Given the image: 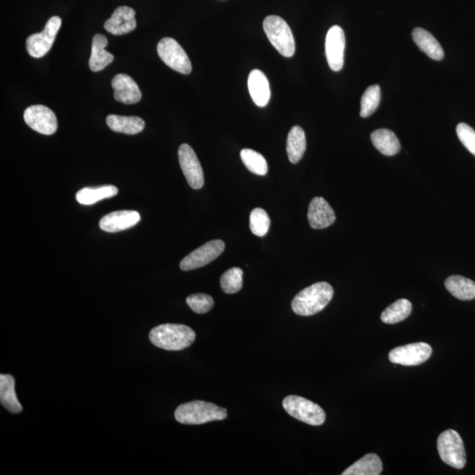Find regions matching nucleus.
Wrapping results in <instances>:
<instances>
[{"label":"nucleus","instance_id":"obj_24","mask_svg":"<svg viewBox=\"0 0 475 475\" xmlns=\"http://www.w3.org/2000/svg\"><path fill=\"white\" fill-rule=\"evenodd\" d=\"M445 286L450 293L460 300L475 298V283L462 276H452L445 280Z\"/></svg>","mask_w":475,"mask_h":475},{"label":"nucleus","instance_id":"obj_20","mask_svg":"<svg viewBox=\"0 0 475 475\" xmlns=\"http://www.w3.org/2000/svg\"><path fill=\"white\" fill-rule=\"evenodd\" d=\"M0 402L11 413L19 414L23 411V406L16 393V380L10 374L0 375Z\"/></svg>","mask_w":475,"mask_h":475},{"label":"nucleus","instance_id":"obj_22","mask_svg":"<svg viewBox=\"0 0 475 475\" xmlns=\"http://www.w3.org/2000/svg\"><path fill=\"white\" fill-rule=\"evenodd\" d=\"M107 124L110 129L117 133L127 135H136L142 132L146 127V122L139 117H124L118 115H110L106 119Z\"/></svg>","mask_w":475,"mask_h":475},{"label":"nucleus","instance_id":"obj_16","mask_svg":"<svg viewBox=\"0 0 475 475\" xmlns=\"http://www.w3.org/2000/svg\"><path fill=\"white\" fill-rule=\"evenodd\" d=\"M307 218L309 224L314 229H324L336 221V213L323 197H316L309 204Z\"/></svg>","mask_w":475,"mask_h":475},{"label":"nucleus","instance_id":"obj_34","mask_svg":"<svg viewBox=\"0 0 475 475\" xmlns=\"http://www.w3.org/2000/svg\"><path fill=\"white\" fill-rule=\"evenodd\" d=\"M460 142L475 156V131L467 124H459L456 128Z\"/></svg>","mask_w":475,"mask_h":475},{"label":"nucleus","instance_id":"obj_28","mask_svg":"<svg viewBox=\"0 0 475 475\" xmlns=\"http://www.w3.org/2000/svg\"><path fill=\"white\" fill-rule=\"evenodd\" d=\"M412 304L408 300L395 301L381 315V320L386 324H396L406 319L411 314Z\"/></svg>","mask_w":475,"mask_h":475},{"label":"nucleus","instance_id":"obj_1","mask_svg":"<svg viewBox=\"0 0 475 475\" xmlns=\"http://www.w3.org/2000/svg\"><path fill=\"white\" fill-rule=\"evenodd\" d=\"M149 338L154 346L169 351L184 350L196 340V333L181 324H162L151 330Z\"/></svg>","mask_w":475,"mask_h":475},{"label":"nucleus","instance_id":"obj_11","mask_svg":"<svg viewBox=\"0 0 475 475\" xmlns=\"http://www.w3.org/2000/svg\"><path fill=\"white\" fill-rule=\"evenodd\" d=\"M180 165L189 185L194 189H200L204 184L203 168L195 152L188 143H183L178 151Z\"/></svg>","mask_w":475,"mask_h":475},{"label":"nucleus","instance_id":"obj_13","mask_svg":"<svg viewBox=\"0 0 475 475\" xmlns=\"http://www.w3.org/2000/svg\"><path fill=\"white\" fill-rule=\"evenodd\" d=\"M345 35L339 26H334L327 32L326 56L327 63L334 71L343 69L344 64Z\"/></svg>","mask_w":475,"mask_h":475},{"label":"nucleus","instance_id":"obj_5","mask_svg":"<svg viewBox=\"0 0 475 475\" xmlns=\"http://www.w3.org/2000/svg\"><path fill=\"white\" fill-rule=\"evenodd\" d=\"M283 406L291 416L310 426H319L325 422V411L316 403L300 396H287Z\"/></svg>","mask_w":475,"mask_h":475},{"label":"nucleus","instance_id":"obj_3","mask_svg":"<svg viewBox=\"0 0 475 475\" xmlns=\"http://www.w3.org/2000/svg\"><path fill=\"white\" fill-rule=\"evenodd\" d=\"M175 417L180 423L198 426L225 420L228 417V411L213 403L194 401L180 405L175 410Z\"/></svg>","mask_w":475,"mask_h":475},{"label":"nucleus","instance_id":"obj_8","mask_svg":"<svg viewBox=\"0 0 475 475\" xmlns=\"http://www.w3.org/2000/svg\"><path fill=\"white\" fill-rule=\"evenodd\" d=\"M62 24V20L59 16H53L47 21L41 33L31 35L26 42L27 52L35 59H41L52 49L57 33Z\"/></svg>","mask_w":475,"mask_h":475},{"label":"nucleus","instance_id":"obj_31","mask_svg":"<svg viewBox=\"0 0 475 475\" xmlns=\"http://www.w3.org/2000/svg\"><path fill=\"white\" fill-rule=\"evenodd\" d=\"M221 286L225 293H237L243 286L242 269L237 267L228 269L221 276Z\"/></svg>","mask_w":475,"mask_h":475},{"label":"nucleus","instance_id":"obj_9","mask_svg":"<svg viewBox=\"0 0 475 475\" xmlns=\"http://www.w3.org/2000/svg\"><path fill=\"white\" fill-rule=\"evenodd\" d=\"M225 242L221 240L209 241L183 259L180 268L184 271L204 267L217 259L225 250Z\"/></svg>","mask_w":475,"mask_h":475},{"label":"nucleus","instance_id":"obj_12","mask_svg":"<svg viewBox=\"0 0 475 475\" xmlns=\"http://www.w3.org/2000/svg\"><path fill=\"white\" fill-rule=\"evenodd\" d=\"M24 120L32 129L43 135H52L57 129L56 115L46 106L27 107L24 111Z\"/></svg>","mask_w":475,"mask_h":475},{"label":"nucleus","instance_id":"obj_30","mask_svg":"<svg viewBox=\"0 0 475 475\" xmlns=\"http://www.w3.org/2000/svg\"><path fill=\"white\" fill-rule=\"evenodd\" d=\"M381 93L380 86L373 85L369 86L363 93L361 99V110L360 116L363 118L369 117L375 112L380 105Z\"/></svg>","mask_w":475,"mask_h":475},{"label":"nucleus","instance_id":"obj_21","mask_svg":"<svg viewBox=\"0 0 475 475\" xmlns=\"http://www.w3.org/2000/svg\"><path fill=\"white\" fill-rule=\"evenodd\" d=\"M412 37L416 45L419 47L431 59L440 61L444 59L445 52L433 35L422 28H417L412 32Z\"/></svg>","mask_w":475,"mask_h":475},{"label":"nucleus","instance_id":"obj_26","mask_svg":"<svg viewBox=\"0 0 475 475\" xmlns=\"http://www.w3.org/2000/svg\"><path fill=\"white\" fill-rule=\"evenodd\" d=\"M383 465L380 457L369 453L344 471L343 475H380Z\"/></svg>","mask_w":475,"mask_h":475},{"label":"nucleus","instance_id":"obj_18","mask_svg":"<svg viewBox=\"0 0 475 475\" xmlns=\"http://www.w3.org/2000/svg\"><path fill=\"white\" fill-rule=\"evenodd\" d=\"M248 90L255 105L264 107L271 99V88L267 77L260 70H253L248 76Z\"/></svg>","mask_w":475,"mask_h":475},{"label":"nucleus","instance_id":"obj_27","mask_svg":"<svg viewBox=\"0 0 475 475\" xmlns=\"http://www.w3.org/2000/svg\"><path fill=\"white\" fill-rule=\"evenodd\" d=\"M118 194L116 186L105 185L97 188H84L77 193L76 200L83 205H91L100 200L113 197Z\"/></svg>","mask_w":475,"mask_h":475},{"label":"nucleus","instance_id":"obj_15","mask_svg":"<svg viewBox=\"0 0 475 475\" xmlns=\"http://www.w3.org/2000/svg\"><path fill=\"white\" fill-rule=\"evenodd\" d=\"M111 86L114 89V98L119 102L135 104L142 98L138 84L127 74H117L111 81Z\"/></svg>","mask_w":475,"mask_h":475},{"label":"nucleus","instance_id":"obj_6","mask_svg":"<svg viewBox=\"0 0 475 475\" xmlns=\"http://www.w3.org/2000/svg\"><path fill=\"white\" fill-rule=\"evenodd\" d=\"M438 451L441 459L456 469L466 466V452L462 437L455 430L444 431L438 439Z\"/></svg>","mask_w":475,"mask_h":475},{"label":"nucleus","instance_id":"obj_25","mask_svg":"<svg viewBox=\"0 0 475 475\" xmlns=\"http://www.w3.org/2000/svg\"><path fill=\"white\" fill-rule=\"evenodd\" d=\"M307 149V139L300 126L291 128L287 139V154L293 164H297L304 156Z\"/></svg>","mask_w":475,"mask_h":475},{"label":"nucleus","instance_id":"obj_10","mask_svg":"<svg viewBox=\"0 0 475 475\" xmlns=\"http://www.w3.org/2000/svg\"><path fill=\"white\" fill-rule=\"evenodd\" d=\"M433 354V348L426 343H416L397 347L391 351L389 360L396 365L416 366L426 362Z\"/></svg>","mask_w":475,"mask_h":475},{"label":"nucleus","instance_id":"obj_17","mask_svg":"<svg viewBox=\"0 0 475 475\" xmlns=\"http://www.w3.org/2000/svg\"><path fill=\"white\" fill-rule=\"evenodd\" d=\"M139 221L140 214L138 211H114L100 219V228L107 233H117L133 228Z\"/></svg>","mask_w":475,"mask_h":475},{"label":"nucleus","instance_id":"obj_4","mask_svg":"<svg viewBox=\"0 0 475 475\" xmlns=\"http://www.w3.org/2000/svg\"><path fill=\"white\" fill-rule=\"evenodd\" d=\"M264 30L269 42L281 55L291 57L295 54V40L289 25L282 18L271 16L265 18Z\"/></svg>","mask_w":475,"mask_h":475},{"label":"nucleus","instance_id":"obj_23","mask_svg":"<svg viewBox=\"0 0 475 475\" xmlns=\"http://www.w3.org/2000/svg\"><path fill=\"white\" fill-rule=\"evenodd\" d=\"M370 140L375 148L383 156H394L401 151V143L390 129H377L370 135Z\"/></svg>","mask_w":475,"mask_h":475},{"label":"nucleus","instance_id":"obj_7","mask_svg":"<svg viewBox=\"0 0 475 475\" xmlns=\"http://www.w3.org/2000/svg\"><path fill=\"white\" fill-rule=\"evenodd\" d=\"M157 52L161 60L177 73L188 75L192 64L182 47L175 39L165 37L158 43Z\"/></svg>","mask_w":475,"mask_h":475},{"label":"nucleus","instance_id":"obj_2","mask_svg":"<svg viewBox=\"0 0 475 475\" xmlns=\"http://www.w3.org/2000/svg\"><path fill=\"white\" fill-rule=\"evenodd\" d=\"M333 296L334 289L329 283H316L301 291L294 298L291 308L298 315H315L322 312L329 304Z\"/></svg>","mask_w":475,"mask_h":475},{"label":"nucleus","instance_id":"obj_32","mask_svg":"<svg viewBox=\"0 0 475 475\" xmlns=\"http://www.w3.org/2000/svg\"><path fill=\"white\" fill-rule=\"evenodd\" d=\"M250 230L254 235L264 237L271 226V218L264 209L255 208L250 213Z\"/></svg>","mask_w":475,"mask_h":475},{"label":"nucleus","instance_id":"obj_19","mask_svg":"<svg viewBox=\"0 0 475 475\" xmlns=\"http://www.w3.org/2000/svg\"><path fill=\"white\" fill-rule=\"evenodd\" d=\"M107 39L105 35L97 34L93 38L91 57L89 59V67L91 71H100L113 62L114 56L105 49Z\"/></svg>","mask_w":475,"mask_h":475},{"label":"nucleus","instance_id":"obj_33","mask_svg":"<svg viewBox=\"0 0 475 475\" xmlns=\"http://www.w3.org/2000/svg\"><path fill=\"white\" fill-rule=\"evenodd\" d=\"M186 302L192 310L198 315L206 314L214 305L213 298L210 295L204 293L190 295L187 298Z\"/></svg>","mask_w":475,"mask_h":475},{"label":"nucleus","instance_id":"obj_29","mask_svg":"<svg viewBox=\"0 0 475 475\" xmlns=\"http://www.w3.org/2000/svg\"><path fill=\"white\" fill-rule=\"evenodd\" d=\"M240 158L248 170L253 174L261 176L267 175V161L261 153L251 149H243L240 152Z\"/></svg>","mask_w":475,"mask_h":475},{"label":"nucleus","instance_id":"obj_14","mask_svg":"<svg viewBox=\"0 0 475 475\" xmlns=\"http://www.w3.org/2000/svg\"><path fill=\"white\" fill-rule=\"evenodd\" d=\"M136 12L129 6H119L112 16L104 23V28L110 34L122 35L131 33L136 27Z\"/></svg>","mask_w":475,"mask_h":475}]
</instances>
